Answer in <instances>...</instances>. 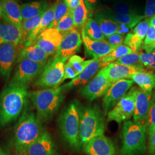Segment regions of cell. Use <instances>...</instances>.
Listing matches in <instances>:
<instances>
[{"mask_svg": "<svg viewBox=\"0 0 155 155\" xmlns=\"http://www.w3.org/2000/svg\"><path fill=\"white\" fill-rule=\"evenodd\" d=\"M29 97L27 85L10 83L0 99V124L5 126L16 120L26 105Z\"/></svg>", "mask_w": 155, "mask_h": 155, "instance_id": "1", "label": "cell"}, {"mask_svg": "<svg viewBox=\"0 0 155 155\" xmlns=\"http://www.w3.org/2000/svg\"><path fill=\"white\" fill-rule=\"evenodd\" d=\"M41 121L32 111L25 110L23 113L15 132V146L17 153L22 155L45 132Z\"/></svg>", "mask_w": 155, "mask_h": 155, "instance_id": "2", "label": "cell"}, {"mask_svg": "<svg viewBox=\"0 0 155 155\" xmlns=\"http://www.w3.org/2000/svg\"><path fill=\"white\" fill-rule=\"evenodd\" d=\"M62 86L39 90L29 93V97L41 121L50 120L58 110L64 96Z\"/></svg>", "mask_w": 155, "mask_h": 155, "instance_id": "3", "label": "cell"}, {"mask_svg": "<svg viewBox=\"0 0 155 155\" xmlns=\"http://www.w3.org/2000/svg\"><path fill=\"white\" fill-rule=\"evenodd\" d=\"M79 138L84 147L95 137L104 134V118L100 109L95 106L87 107L79 110Z\"/></svg>", "mask_w": 155, "mask_h": 155, "instance_id": "4", "label": "cell"}, {"mask_svg": "<svg viewBox=\"0 0 155 155\" xmlns=\"http://www.w3.org/2000/svg\"><path fill=\"white\" fill-rule=\"evenodd\" d=\"M146 125L127 121L122 130V155H134L143 153L146 150Z\"/></svg>", "mask_w": 155, "mask_h": 155, "instance_id": "5", "label": "cell"}, {"mask_svg": "<svg viewBox=\"0 0 155 155\" xmlns=\"http://www.w3.org/2000/svg\"><path fill=\"white\" fill-rule=\"evenodd\" d=\"M62 136L71 147L79 150L81 146L79 138L80 116L77 104L72 102L63 110L59 119Z\"/></svg>", "mask_w": 155, "mask_h": 155, "instance_id": "6", "label": "cell"}, {"mask_svg": "<svg viewBox=\"0 0 155 155\" xmlns=\"http://www.w3.org/2000/svg\"><path fill=\"white\" fill-rule=\"evenodd\" d=\"M66 61L65 59L55 55L48 61L35 82V85L46 89L58 87L63 77Z\"/></svg>", "mask_w": 155, "mask_h": 155, "instance_id": "7", "label": "cell"}, {"mask_svg": "<svg viewBox=\"0 0 155 155\" xmlns=\"http://www.w3.org/2000/svg\"><path fill=\"white\" fill-rule=\"evenodd\" d=\"M137 90L136 87L130 88L116 105L107 113V118L110 121L121 123L127 121L133 116Z\"/></svg>", "mask_w": 155, "mask_h": 155, "instance_id": "8", "label": "cell"}, {"mask_svg": "<svg viewBox=\"0 0 155 155\" xmlns=\"http://www.w3.org/2000/svg\"><path fill=\"white\" fill-rule=\"evenodd\" d=\"M18 64L11 83L27 85L41 74L45 64L27 59L17 61Z\"/></svg>", "mask_w": 155, "mask_h": 155, "instance_id": "9", "label": "cell"}, {"mask_svg": "<svg viewBox=\"0 0 155 155\" xmlns=\"http://www.w3.org/2000/svg\"><path fill=\"white\" fill-rule=\"evenodd\" d=\"M111 84L105 68H103L94 79L82 89L81 94L86 100L91 101L105 95Z\"/></svg>", "mask_w": 155, "mask_h": 155, "instance_id": "10", "label": "cell"}, {"mask_svg": "<svg viewBox=\"0 0 155 155\" xmlns=\"http://www.w3.org/2000/svg\"><path fill=\"white\" fill-rule=\"evenodd\" d=\"M132 80L123 79L111 84L103 98V107L105 114L110 111L127 94L133 86Z\"/></svg>", "mask_w": 155, "mask_h": 155, "instance_id": "11", "label": "cell"}, {"mask_svg": "<svg viewBox=\"0 0 155 155\" xmlns=\"http://www.w3.org/2000/svg\"><path fill=\"white\" fill-rule=\"evenodd\" d=\"M82 43V35L77 28H73L63 35L61 43L55 55L67 61L77 52Z\"/></svg>", "mask_w": 155, "mask_h": 155, "instance_id": "12", "label": "cell"}, {"mask_svg": "<svg viewBox=\"0 0 155 155\" xmlns=\"http://www.w3.org/2000/svg\"><path fill=\"white\" fill-rule=\"evenodd\" d=\"M63 35L56 28H48L42 32L31 45H36L48 55L55 54L61 43Z\"/></svg>", "mask_w": 155, "mask_h": 155, "instance_id": "13", "label": "cell"}, {"mask_svg": "<svg viewBox=\"0 0 155 155\" xmlns=\"http://www.w3.org/2000/svg\"><path fill=\"white\" fill-rule=\"evenodd\" d=\"M18 45L14 43L0 45V74L6 79L10 77L13 64L16 61Z\"/></svg>", "mask_w": 155, "mask_h": 155, "instance_id": "14", "label": "cell"}, {"mask_svg": "<svg viewBox=\"0 0 155 155\" xmlns=\"http://www.w3.org/2000/svg\"><path fill=\"white\" fill-rule=\"evenodd\" d=\"M152 95L151 92H147L141 89H138L133 114L134 122L147 126Z\"/></svg>", "mask_w": 155, "mask_h": 155, "instance_id": "15", "label": "cell"}, {"mask_svg": "<svg viewBox=\"0 0 155 155\" xmlns=\"http://www.w3.org/2000/svg\"><path fill=\"white\" fill-rule=\"evenodd\" d=\"M55 145L50 134L45 131L21 155H55Z\"/></svg>", "mask_w": 155, "mask_h": 155, "instance_id": "16", "label": "cell"}, {"mask_svg": "<svg viewBox=\"0 0 155 155\" xmlns=\"http://www.w3.org/2000/svg\"><path fill=\"white\" fill-rule=\"evenodd\" d=\"M87 155H114L115 148L110 139L104 134L91 140L84 147Z\"/></svg>", "mask_w": 155, "mask_h": 155, "instance_id": "17", "label": "cell"}, {"mask_svg": "<svg viewBox=\"0 0 155 155\" xmlns=\"http://www.w3.org/2000/svg\"><path fill=\"white\" fill-rule=\"evenodd\" d=\"M82 39L86 54L94 58H101L109 54L116 47L109 44L106 40L97 41L89 38L82 29Z\"/></svg>", "mask_w": 155, "mask_h": 155, "instance_id": "18", "label": "cell"}, {"mask_svg": "<svg viewBox=\"0 0 155 155\" xmlns=\"http://www.w3.org/2000/svg\"><path fill=\"white\" fill-rule=\"evenodd\" d=\"M106 73L111 84L127 78L133 74L145 71L144 68L137 67L127 66L113 62L104 67Z\"/></svg>", "mask_w": 155, "mask_h": 155, "instance_id": "19", "label": "cell"}, {"mask_svg": "<svg viewBox=\"0 0 155 155\" xmlns=\"http://www.w3.org/2000/svg\"><path fill=\"white\" fill-rule=\"evenodd\" d=\"M21 31L15 25L2 16L0 18V45L5 43H21Z\"/></svg>", "mask_w": 155, "mask_h": 155, "instance_id": "20", "label": "cell"}, {"mask_svg": "<svg viewBox=\"0 0 155 155\" xmlns=\"http://www.w3.org/2000/svg\"><path fill=\"white\" fill-rule=\"evenodd\" d=\"M101 67V61L99 58H94V60L81 74L74 78L71 82L67 83L62 86L63 90L70 89L74 87L86 84L89 81L94 77Z\"/></svg>", "mask_w": 155, "mask_h": 155, "instance_id": "21", "label": "cell"}, {"mask_svg": "<svg viewBox=\"0 0 155 155\" xmlns=\"http://www.w3.org/2000/svg\"><path fill=\"white\" fill-rule=\"evenodd\" d=\"M3 14L6 20L21 28L22 19L21 14V6L16 0H1Z\"/></svg>", "mask_w": 155, "mask_h": 155, "instance_id": "22", "label": "cell"}, {"mask_svg": "<svg viewBox=\"0 0 155 155\" xmlns=\"http://www.w3.org/2000/svg\"><path fill=\"white\" fill-rule=\"evenodd\" d=\"M54 8L55 5L51 6L45 12L38 25L29 35L28 39L24 45V47L31 45L39 35L47 29L50 28L54 19Z\"/></svg>", "mask_w": 155, "mask_h": 155, "instance_id": "23", "label": "cell"}, {"mask_svg": "<svg viewBox=\"0 0 155 155\" xmlns=\"http://www.w3.org/2000/svg\"><path fill=\"white\" fill-rule=\"evenodd\" d=\"M45 51L36 45H31L23 48L20 54L18 61L27 59L29 61L45 64L49 57Z\"/></svg>", "mask_w": 155, "mask_h": 155, "instance_id": "24", "label": "cell"}, {"mask_svg": "<svg viewBox=\"0 0 155 155\" xmlns=\"http://www.w3.org/2000/svg\"><path fill=\"white\" fill-rule=\"evenodd\" d=\"M47 9V4L45 1H35L21 5V14L22 21L38 16L44 13Z\"/></svg>", "mask_w": 155, "mask_h": 155, "instance_id": "25", "label": "cell"}, {"mask_svg": "<svg viewBox=\"0 0 155 155\" xmlns=\"http://www.w3.org/2000/svg\"><path fill=\"white\" fill-rule=\"evenodd\" d=\"M95 20L99 24L106 39L115 33H121L120 24L106 17L101 13H97L95 15Z\"/></svg>", "mask_w": 155, "mask_h": 155, "instance_id": "26", "label": "cell"}, {"mask_svg": "<svg viewBox=\"0 0 155 155\" xmlns=\"http://www.w3.org/2000/svg\"><path fill=\"white\" fill-rule=\"evenodd\" d=\"M101 13L106 17L119 24L125 25L129 28H132L136 26L144 18V16L138 15H122L113 12H101Z\"/></svg>", "mask_w": 155, "mask_h": 155, "instance_id": "27", "label": "cell"}, {"mask_svg": "<svg viewBox=\"0 0 155 155\" xmlns=\"http://www.w3.org/2000/svg\"><path fill=\"white\" fill-rule=\"evenodd\" d=\"M138 84L141 90L147 92H151L155 88V78L153 74L145 71L133 74L127 78Z\"/></svg>", "mask_w": 155, "mask_h": 155, "instance_id": "28", "label": "cell"}, {"mask_svg": "<svg viewBox=\"0 0 155 155\" xmlns=\"http://www.w3.org/2000/svg\"><path fill=\"white\" fill-rule=\"evenodd\" d=\"M133 52V51L125 45H120L112 50L109 54L100 58L101 66L103 68L109 64L124 56Z\"/></svg>", "mask_w": 155, "mask_h": 155, "instance_id": "29", "label": "cell"}, {"mask_svg": "<svg viewBox=\"0 0 155 155\" xmlns=\"http://www.w3.org/2000/svg\"><path fill=\"white\" fill-rule=\"evenodd\" d=\"M86 35L92 40L97 41L106 40L99 24L93 18H89L83 28Z\"/></svg>", "mask_w": 155, "mask_h": 155, "instance_id": "30", "label": "cell"}, {"mask_svg": "<svg viewBox=\"0 0 155 155\" xmlns=\"http://www.w3.org/2000/svg\"><path fill=\"white\" fill-rule=\"evenodd\" d=\"M44 13H41L38 16L22 21L21 31V45H24L28 39L29 35L33 31L36 27L38 25Z\"/></svg>", "mask_w": 155, "mask_h": 155, "instance_id": "31", "label": "cell"}, {"mask_svg": "<svg viewBox=\"0 0 155 155\" xmlns=\"http://www.w3.org/2000/svg\"><path fill=\"white\" fill-rule=\"evenodd\" d=\"M72 16L75 28H81L82 29L88 19L87 9L83 0H80L79 5L72 12Z\"/></svg>", "mask_w": 155, "mask_h": 155, "instance_id": "32", "label": "cell"}, {"mask_svg": "<svg viewBox=\"0 0 155 155\" xmlns=\"http://www.w3.org/2000/svg\"><path fill=\"white\" fill-rule=\"evenodd\" d=\"M71 11L64 0H59L55 4L54 19L49 28H55L61 19Z\"/></svg>", "mask_w": 155, "mask_h": 155, "instance_id": "33", "label": "cell"}, {"mask_svg": "<svg viewBox=\"0 0 155 155\" xmlns=\"http://www.w3.org/2000/svg\"><path fill=\"white\" fill-rule=\"evenodd\" d=\"M115 63L127 66L137 67L144 68L140 62V53L139 52H133L124 56L117 60Z\"/></svg>", "mask_w": 155, "mask_h": 155, "instance_id": "34", "label": "cell"}, {"mask_svg": "<svg viewBox=\"0 0 155 155\" xmlns=\"http://www.w3.org/2000/svg\"><path fill=\"white\" fill-rule=\"evenodd\" d=\"M94 60V59H93L88 61H84V59L81 56L74 55L69 58L68 62L75 70L78 76L83 72L85 68Z\"/></svg>", "mask_w": 155, "mask_h": 155, "instance_id": "35", "label": "cell"}, {"mask_svg": "<svg viewBox=\"0 0 155 155\" xmlns=\"http://www.w3.org/2000/svg\"><path fill=\"white\" fill-rule=\"evenodd\" d=\"M74 28L72 11H70L59 22L55 28L63 35Z\"/></svg>", "mask_w": 155, "mask_h": 155, "instance_id": "36", "label": "cell"}, {"mask_svg": "<svg viewBox=\"0 0 155 155\" xmlns=\"http://www.w3.org/2000/svg\"><path fill=\"white\" fill-rule=\"evenodd\" d=\"M124 43L133 52H139V49L143 44V40L132 31L127 33Z\"/></svg>", "mask_w": 155, "mask_h": 155, "instance_id": "37", "label": "cell"}, {"mask_svg": "<svg viewBox=\"0 0 155 155\" xmlns=\"http://www.w3.org/2000/svg\"><path fill=\"white\" fill-rule=\"evenodd\" d=\"M147 126L148 127V134L150 135V133H152L155 130V91L153 92L152 95Z\"/></svg>", "mask_w": 155, "mask_h": 155, "instance_id": "38", "label": "cell"}, {"mask_svg": "<svg viewBox=\"0 0 155 155\" xmlns=\"http://www.w3.org/2000/svg\"><path fill=\"white\" fill-rule=\"evenodd\" d=\"M140 62L143 68L155 70V52L141 53Z\"/></svg>", "mask_w": 155, "mask_h": 155, "instance_id": "39", "label": "cell"}, {"mask_svg": "<svg viewBox=\"0 0 155 155\" xmlns=\"http://www.w3.org/2000/svg\"><path fill=\"white\" fill-rule=\"evenodd\" d=\"M150 27V19L146 18L144 21L139 22L134 28L132 32L137 35L143 40L145 39L146 34Z\"/></svg>", "mask_w": 155, "mask_h": 155, "instance_id": "40", "label": "cell"}, {"mask_svg": "<svg viewBox=\"0 0 155 155\" xmlns=\"http://www.w3.org/2000/svg\"><path fill=\"white\" fill-rule=\"evenodd\" d=\"M114 10L117 14L122 15H137L134 12L133 9L130 8V6L127 4L119 3L114 6Z\"/></svg>", "mask_w": 155, "mask_h": 155, "instance_id": "41", "label": "cell"}, {"mask_svg": "<svg viewBox=\"0 0 155 155\" xmlns=\"http://www.w3.org/2000/svg\"><path fill=\"white\" fill-rule=\"evenodd\" d=\"M77 77V72L75 71V70L73 68V67L71 66V65L67 62L66 64L64 65V75L62 79L61 83L63 82L65 80L68 79H72Z\"/></svg>", "mask_w": 155, "mask_h": 155, "instance_id": "42", "label": "cell"}, {"mask_svg": "<svg viewBox=\"0 0 155 155\" xmlns=\"http://www.w3.org/2000/svg\"><path fill=\"white\" fill-rule=\"evenodd\" d=\"M155 43V28L150 25L147 33L144 39L143 46H149Z\"/></svg>", "mask_w": 155, "mask_h": 155, "instance_id": "43", "label": "cell"}, {"mask_svg": "<svg viewBox=\"0 0 155 155\" xmlns=\"http://www.w3.org/2000/svg\"><path fill=\"white\" fill-rule=\"evenodd\" d=\"M106 39H107V40L106 41L109 43V44L115 47H118L120 45H122L125 40L124 35L119 33H115L114 35H112Z\"/></svg>", "mask_w": 155, "mask_h": 155, "instance_id": "44", "label": "cell"}, {"mask_svg": "<svg viewBox=\"0 0 155 155\" xmlns=\"http://www.w3.org/2000/svg\"><path fill=\"white\" fill-rule=\"evenodd\" d=\"M154 15H155V0H147L144 17L150 19Z\"/></svg>", "mask_w": 155, "mask_h": 155, "instance_id": "45", "label": "cell"}, {"mask_svg": "<svg viewBox=\"0 0 155 155\" xmlns=\"http://www.w3.org/2000/svg\"><path fill=\"white\" fill-rule=\"evenodd\" d=\"M149 136V152L150 155H155V130Z\"/></svg>", "mask_w": 155, "mask_h": 155, "instance_id": "46", "label": "cell"}, {"mask_svg": "<svg viewBox=\"0 0 155 155\" xmlns=\"http://www.w3.org/2000/svg\"><path fill=\"white\" fill-rule=\"evenodd\" d=\"M70 11H74V10L77 7L80 2V0H64Z\"/></svg>", "mask_w": 155, "mask_h": 155, "instance_id": "47", "label": "cell"}, {"mask_svg": "<svg viewBox=\"0 0 155 155\" xmlns=\"http://www.w3.org/2000/svg\"><path fill=\"white\" fill-rule=\"evenodd\" d=\"M83 1L84 2L85 5L86 6L87 9H88L90 11H93L95 8L97 0H83Z\"/></svg>", "mask_w": 155, "mask_h": 155, "instance_id": "48", "label": "cell"}, {"mask_svg": "<svg viewBox=\"0 0 155 155\" xmlns=\"http://www.w3.org/2000/svg\"><path fill=\"white\" fill-rule=\"evenodd\" d=\"M142 48L144 49L147 51V52H155V45L153 46H148V47H145V46H141Z\"/></svg>", "mask_w": 155, "mask_h": 155, "instance_id": "49", "label": "cell"}, {"mask_svg": "<svg viewBox=\"0 0 155 155\" xmlns=\"http://www.w3.org/2000/svg\"><path fill=\"white\" fill-rule=\"evenodd\" d=\"M150 25H151L155 28V15L150 18Z\"/></svg>", "mask_w": 155, "mask_h": 155, "instance_id": "50", "label": "cell"}, {"mask_svg": "<svg viewBox=\"0 0 155 155\" xmlns=\"http://www.w3.org/2000/svg\"><path fill=\"white\" fill-rule=\"evenodd\" d=\"M0 155H11L8 153H7L4 150L0 148Z\"/></svg>", "mask_w": 155, "mask_h": 155, "instance_id": "51", "label": "cell"}, {"mask_svg": "<svg viewBox=\"0 0 155 155\" xmlns=\"http://www.w3.org/2000/svg\"><path fill=\"white\" fill-rule=\"evenodd\" d=\"M3 14V9H2V6L1 4V1H0V18L2 17Z\"/></svg>", "mask_w": 155, "mask_h": 155, "instance_id": "52", "label": "cell"}, {"mask_svg": "<svg viewBox=\"0 0 155 155\" xmlns=\"http://www.w3.org/2000/svg\"><path fill=\"white\" fill-rule=\"evenodd\" d=\"M155 45V43L153 44V45H149V46H153V45ZM145 47H148V46H145Z\"/></svg>", "mask_w": 155, "mask_h": 155, "instance_id": "53", "label": "cell"}, {"mask_svg": "<svg viewBox=\"0 0 155 155\" xmlns=\"http://www.w3.org/2000/svg\"><path fill=\"white\" fill-rule=\"evenodd\" d=\"M153 75H154V77H155V74H153Z\"/></svg>", "mask_w": 155, "mask_h": 155, "instance_id": "54", "label": "cell"}, {"mask_svg": "<svg viewBox=\"0 0 155 155\" xmlns=\"http://www.w3.org/2000/svg\"><path fill=\"white\" fill-rule=\"evenodd\" d=\"M104 1H109V0H104Z\"/></svg>", "mask_w": 155, "mask_h": 155, "instance_id": "55", "label": "cell"}]
</instances>
